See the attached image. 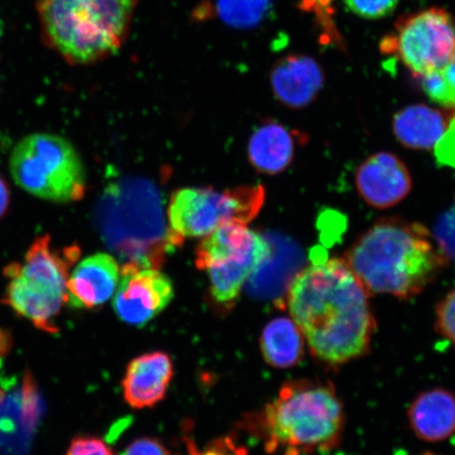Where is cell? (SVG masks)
I'll return each mask as SVG.
<instances>
[{
	"instance_id": "cell-9",
	"label": "cell",
	"mask_w": 455,
	"mask_h": 455,
	"mask_svg": "<svg viewBox=\"0 0 455 455\" xmlns=\"http://www.w3.org/2000/svg\"><path fill=\"white\" fill-rule=\"evenodd\" d=\"M264 201L261 186L225 191L186 188L171 197L170 226L180 237L207 236L226 225L248 224L259 213Z\"/></svg>"
},
{
	"instance_id": "cell-20",
	"label": "cell",
	"mask_w": 455,
	"mask_h": 455,
	"mask_svg": "<svg viewBox=\"0 0 455 455\" xmlns=\"http://www.w3.org/2000/svg\"><path fill=\"white\" fill-rule=\"evenodd\" d=\"M270 0H216V11L225 24L236 28L258 25Z\"/></svg>"
},
{
	"instance_id": "cell-16",
	"label": "cell",
	"mask_w": 455,
	"mask_h": 455,
	"mask_svg": "<svg viewBox=\"0 0 455 455\" xmlns=\"http://www.w3.org/2000/svg\"><path fill=\"white\" fill-rule=\"evenodd\" d=\"M408 420L419 440H448L455 434V395L443 388L420 392L408 409Z\"/></svg>"
},
{
	"instance_id": "cell-8",
	"label": "cell",
	"mask_w": 455,
	"mask_h": 455,
	"mask_svg": "<svg viewBox=\"0 0 455 455\" xmlns=\"http://www.w3.org/2000/svg\"><path fill=\"white\" fill-rule=\"evenodd\" d=\"M271 243L243 224H229L209 235L196 249V266L207 273L212 298L231 305L259 266L269 258Z\"/></svg>"
},
{
	"instance_id": "cell-18",
	"label": "cell",
	"mask_w": 455,
	"mask_h": 455,
	"mask_svg": "<svg viewBox=\"0 0 455 455\" xmlns=\"http://www.w3.org/2000/svg\"><path fill=\"white\" fill-rule=\"evenodd\" d=\"M451 116L426 105H414L395 114L394 131L403 146L431 150L445 132Z\"/></svg>"
},
{
	"instance_id": "cell-24",
	"label": "cell",
	"mask_w": 455,
	"mask_h": 455,
	"mask_svg": "<svg viewBox=\"0 0 455 455\" xmlns=\"http://www.w3.org/2000/svg\"><path fill=\"white\" fill-rule=\"evenodd\" d=\"M435 328L443 338L455 346V289L437 304Z\"/></svg>"
},
{
	"instance_id": "cell-26",
	"label": "cell",
	"mask_w": 455,
	"mask_h": 455,
	"mask_svg": "<svg viewBox=\"0 0 455 455\" xmlns=\"http://www.w3.org/2000/svg\"><path fill=\"white\" fill-rule=\"evenodd\" d=\"M66 455H114L104 442L93 436H79L74 439Z\"/></svg>"
},
{
	"instance_id": "cell-30",
	"label": "cell",
	"mask_w": 455,
	"mask_h": 455,
	"mask_svg": "<svg viewBox=\"0 0 455 455\" xmlns=\"http://www.w3.org/2000/svg\"><path fill=\"white\" fill-rule=\"evenodd\" d=\"M190 455H231V453L225 448L216 445L203 452L196 451V448H190Z\"/></svg>"
},
{
	"instance_id": "cell-29",
	"label": "cell",
	"mask_w": 455,
	"mask_h": 455,
	"mask_svg": "<svg viewBox=\"0 0 455 455\" xmlns=\"http://www.w3.org/2000/svg\"><path fill=\"white\" fill-rule=\"evenodd\" d=\"M10 198L11 195L7 181L0 176V220L8 212Z\"/></svg>"
},
{
	"instance_id": "cell-6",
	"label": "cell",
	"mask_w": 455,
	"mask_h": 455,
	"mask_svg": "<svg viewBox=\"0 0 455 455\" xmlns=\"http://www.w3.org/2000/svg\"><path fill=\"white\" fill-rule=\"evenodd\" d=\"M79 253L77 246L60 250L49 235L37 237L21 263L4 269L8 283L2 303L36 329L59 332L55 321L67 304V283Z\"/></svg>"
},
{
	"instance_id": "cell-1",
	"label": "cell",
	"mask_w": 455,
	"mask_h": 455,
	"mask_svg": "<svg viewBox=\"0 0 455 455\" xmlns=\"http://www.w3.org/2000/svg\"><path fill=\"white\" fill-rule=\"evenodd\" d=\"M369 298L344 259H329L299 271L284 301L313 357L338 368L371 348L377 321Z\"/></svg>"
},
{
	"instance_id": "cell-5",
	"label": "cell",
	"mask_w": 455,
	"mask_h": 455,
	"mask_svg": "<svg viewBox=\"0 0 455 455\" xmlns=\"http://www.w3.org/2000/svg\"><path fill=\"white\" fill-rule=\"evenodd\" d=\"M158 192L146 180L114 185L102 196L95 212L96 225L108 247L141 268H157L181 237L167 229Z\"/></svg>"
},
{
	"instance_id": "cell-21",
	"label": "cell",
	"mask_w": 455,
	"mask_h": 455,
	"mask_svg": "<svg viewBox=\"0 0 455 455\" xmlns=\"http://www.w3.org/2000/svg\"><path fill=\"white\" fill-rule=\"evenodd\" d=\"M419 79L425 94L432 101L455 111V54L442 69Z\"/></svg>"
},
{
	"instance_id": "cell-23",
	"label": "cell",
	"mask_w": 455,
	"mask_h": 455,
	"mask_svg": "<svg viewBox=\"0 0 455 455\" xmlns=\"http://www.w3.org/2000/svg\"><path fill=\"white\" fill-rule=\"evenodd\" d=\"M347 9L365 20H379L390 15L400 0H343Z\"/></svg>"
},
{
	"instance_id": "cell-22",
	"label": "cell",
	"mask_w": 455,
	"mask_h": 455,
	"mask_svg": "<svg viewBox=\"0 0 455 455\" xmlns=\"http://www.w3.org/2000/svg\"><path fill=\"white\" fill-rule=\"evenodd\" d=\"M432 237L448 260L455 261V199L452 206L437 220Z\"/></svg>"
},
{
	"instance_id": "cell-13",
	"label": "cell",
	"mask_w": 455,
	"mask_h": 455,
	"mask_svg": "<svg viewBox=\"0 0 455 455\" xmlns=\"http://www.w3.org/2000/svg\"><path fill=\"white\" fill-rule=\"evenodd\" d=\"M121 270L112 255L88 256L70 273L67 283V304L77 309H94L116 293Z\"/></svg>"
},
{
	"instance_id": "cell-15",
	"label": "cell",
	"mask_w": 455,
	"mask_h": 455,
	"mask_svg": "<svg viewBox=\"0 0 455 455\" xmlns=\"http://www.w3.org/2000/svg\"><path fill=\"white\" fill-rule=\"evenodd\" d=\"M172 378V362L164 352L136 357L123 380L124 400L134 409L156 406L166 396Z\"/></svg>"
},
{
	"instance_id": "cell-27",
	"label": "cell",
	"mask_w": 455,
	"mask_h": 455,
	"mask_svg": "<svg viewBox=\"0 0 455 455\" xmlns=\"http://www.w3.org/2000/svg\"><path fill=\"white\" fill-rule=\"evenodd\" d=\"M122 455H170V453L158 440L142 437L131 443Z\"/></svg>"
},
{
	"instance_id": "cell-4",
	"label": "cell",
	"mask_w": 455,
	"mask_h": 455,
	"mask_svg": "<svg viewBox=\"0 0 455 455\" xmlns=\"http://www.w3.org/2000/svg\"><path fill=\"white\" fill-rule=\"evenodd\" d=\"M139 0H39L45 44L71 65L116 54L130 33Z\"/></svg>"
},
{
	"instance_id": "cell-10",
	"label": "cell",
	"mask_w": 455,
	"mask_h": 455,
	"mask_svg": "<svg viewBox=\"0 0 455 455\" xmlns=\"http://www.w3.org/2000/svg\"><path fill=\"white\" fill-rule=\"evenodd\" d=\"M382 53L395 56L415 77L429 76L455 54V20L448 11L429 8L403 16L380 42Z\"/></svg>"
},
{
	"instance_id": "cell-28",
	"label": "cell",
	"mask_w": 455,
	"mask_h": 455,
	"mask_svg": "<svg viewBox=\"0 0 455 455\" xmlns=\"http://www.w3.org/2000/svg\"><path fill=\"white\" fill-rule=\"evenodd\" d=\"M12 335H11L8 330L0 328V366L3 365L4 358L8 356L11 349H12Z\"/></svg>"
},
{
	"instance_id": "cell-19",
	"label": "cell",
	"mask_w": 455,
	"mask_h": 455,
	"mask_svg": "<svg viewBox=\"0 0 455 455\" xmlns=\"http://www.w3.org/2000/svg\"><path fill=\"white\" fill-rule=\"evenodd\" d=\"M306 340L291 317H276L267 323L260 338L265 361L277 369L299 365L305 355Z\"/></svg>"
},
{
	"instance_id": "cell-12",
	"label": "cell",
	"mask_w": 455,
	"mask_h": 455,
	"mask_svg": "<svg viewBox=\"0 0 455 455\" xmlns=\"http://www.w3.org/2000/svg\"><path fill=\"white\" fill-rule=\"evenodd\" d=\"M363 202L375 209H388L405 199L412 189L411 172L401 158L389 152L368 157L355 174Z\"/></svg>"
},
{
	"instance_id": "cell-3",
	"label": "cell",
	"mask_w": 455,
	"mask_h": 455,
	"mask_svg": "<svg viewBox=\"0 0 455 455\" xmlns=\"http://www.w3.org/2000/svg\"><path fill=\"white\" fill-rule=\"evenodd\" d=\"M344 403L331 382L298 379L284 384L261 415L267 451L311 455L338 448L343 439Z\"/></svg>"
},
{
	"instance_id": "cell-2",
	"label": "cell",
	"mask_w": 455,
	"mask_h": 455,
	"mask_svg": "<svg viewBox=\"0 0 455 455\" xmlns=\"http://www.w3.org/2000/svg\"><path fill=\"white\" fill-rule=\"evenodd\" d=\"M345 263L371 297H418L446 268L448 259L423 225L379 220L352 244Z\"/></svg>"
},
{
	"instance_id": "cell-11",
	"label": "cell",
	"mask_w": 455,
	"mask_h": 455,
	"mask_svg": "<svg viewBox=\"0 0 455 455\" xmlns=\"http://www.w3.org/2000/svg\"><path fill=\"white\" fill-rule=\"evenodd\" d=\"M174 298L172 282L155 268L124 265L113 308L119 320L144 327L167 308Z\"/></svg>"
},
{
	"instance_id": "cell-25",
	"label": "cell",
	"mask_w": 455,
	"mask_h": 455,
	"mask_svg": "<svg viewBox=\"0 0 455 455\" xmlns=\"http://www.w3.org/2000/svg\"><path fill=\"white\" fill-rule=\"evenodd\" d=\"M437 163L455 169V111L451 114L448 127L435 148Z\"/></svg>"
},
{
	"instance_id": "cell-17",
	"label": "cell",
	"mask_w": 455,
	"mask_h": 455,
	"mask_svg": "<svg viewBox=\"0 0 455 455\" xmlns=\"http://www.w3.org/2000/svg\"><path fill=\"white\" fill-rule=\"evenodd\" d=\"M297 136L282 124L269 121L256 128L248 145V157L261 173L278 174L292 163Z\"/></svg>"
},
{
	"instance_id": "cell-14",
	"label": "cell",
	"mask_w": 455,
	"mask_h": 455,
	"mask_svg": "<svg viewBox=\"0 0 455 455\" xmlns=\"http://www.w3.org/2000/svg\"><path fill=\"white\" fill-rule=\"evenodd\" d=\"M323 85L320 65L309 56L283 57L271 71V87L276 99L291 109H304L316 99Z\"/></svg>"
},
{
	"instance_id": "cell-7",
	"label": "cell",
	"mask_w": 455,
	"mask_h": 455,
	"mask_svg": "<svg viewBox=\"0 0 455 455\" xmlns=\"http://www.w3.org/2000/svg\"><path fill=\"white\" fill-rule=\"evenodd\" d=\"M10 171L17 186L47 202L81 201L87 187L81 156L70 141L59 135L26 136L11 155Z\"/></svg>"
}]
</instances>
